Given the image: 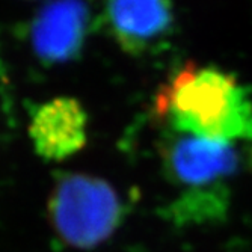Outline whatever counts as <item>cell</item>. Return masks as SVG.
<instances>
[{
	"label": "cell",
	"mask_w": 252,
	"mask_h": 252,
	"mask_svg": "<svg viewBox=\"0 0 252 252\" xmlns=\"http://www.w3.org/2000/svg\"><path fill=\"white\" fill-rule=\"evenodd\" d=\"M169 130L209 141L252 142V94L213 65L188 62L158 91L154 103Z\"/></svg>",
	"instance_id": "obj_1"
},
{
	"label": "cell",
	"mask_w": 252,
	"mask_h": 252,
	"mask_svg": "<svg viewBox=\"0 0 252 252\" xmlns=\"http://www.w3.org/2000/svg\"><path fill=\"white\" fill-rule=\"evenodd\" d=\"M47 212L61 242L74 249H93L118 230L124 204L109 181L70 172L56 180Z\"/></svg>",
	"instance_id": "obj_2"
},
{
	"label": "cell",
	"mask_w": 252,
	"mask_h": 252,
	"mask_svg": "<svg viewBox=\"0 0 252 252\" xmlns=\"http://www.w3.org/2000/svg\"><path fill=\"white\" fill-rule=\"evenodd\" d=\"M166 177L186 192L226 188L225 181L239 172L243 154L237 144L209 141L171 130L162 145Z\"/></svg>",
	"instance_id": "obj_3"
},
{
	"label": "cell",
	"mask_w": 252,
	"mask_h": 252,
	"mask_svg": "<svg viewBox=\"0 0 252 252\" xmlns=\"http://www.w3.org/2000/svg\"><path fill=\"white\" fill-rule=\"evenodd\" d=\"M29 136L38 156L62 162L77 154L88 142V115L73 97H56L31 112Z\"/></svg>",
	"instance_id": "obj_4"
},
{
	"label": "cell",
	"mask_w": 252,
	"mask_h": 252,
	"mask_svg": "<svg viewBox=\"0 0 252 252\" xmlns=\"http://www.w3.org/2000/svg\"><path fill=\"white\" fill-rule=\"evenodd\" d=\"M107 23L127 53L156 52L174 32V6L171 0H109Z\"/></svg>",
	"instance_id": "obj_5"
},
{
	"label": "cell",
	"mask_w": 252,
	"mask_h": 252,
	"mask_svg": "<svg viewBox=\"0 0 252 252\" xmlns=\"http://www.w3.org/2000/svg\"><path fill=\"white\" fill-rule=\"evenodd\" d=\"M89 25V8L83 0H52L32 23L31 41L35 55L45 63H62L77 58Z\"/></svg>",
	"instance_id": "obj_6"
}]
</instances>
